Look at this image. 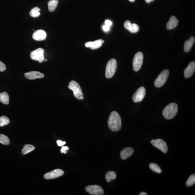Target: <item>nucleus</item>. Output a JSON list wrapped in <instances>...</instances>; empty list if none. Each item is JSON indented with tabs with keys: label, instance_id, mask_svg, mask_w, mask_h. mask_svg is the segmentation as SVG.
<instances>
[{
	"label": "nucleus",
	"instance_id": "nucleus-34",
	"mask_svg": "<svg viewBox=\"0 0 195 195\" xmlns=\"http://www.w3.org/2000/svg\"><path fill=\"white\" fill-rule=\"evenodd\" d=\"M105 25H106L107 26H108L110 27L112 26V21L110 20H108L105 21Z\"/></svg>",
	"mask_w": 195,
	"mask_h": 195
},
{
	"label": "nucleus",
	"instance_id": "nucleus-5",
	"mask_svg": "<svg viewBox=\"0 0 195 195\" xmlns=\"http://www.w3.org/2000/svg\"><path fill=\"white\" fill-rule=\"evenodd\" d=\"M169 75L168 70H165L159 74L158 76L155 80L154 85L156 87H160L165 84Z\"/></svg>",
	"mask_w": 195,
	"mask_h": 195
},
{
	"label": "nucleus",
	"instance_id": "nucleus-26",
	"mask_svg": "<svg viewBox=\"0 0 195 195\" xmlns=\"http://www.w3.org/2000/svg\"><path fill=\"white\" fill-rule=\"evenodd\" d=\"M195 183V175L193 174L189 177L187 180L186 185L187 187H190L193 186Z\"/></svg>",
	"mask_w": 195,
	"mask_h": 195
},
{
	"label": "nucleus",
	"instance_id": "nucleus-31",
	"mask_svg": "<svg viewBox=\"0 0 195 195\" xmlns=\"http://www.w3.org/2000/svg\"><path fill=\"white\" fill-rule=\"evenodd\" d=\"M69 149V148L68 146H63L60 150V152L62 153L66 154L67 151Z\"/></svg>",
	"mask_w": 195,
	"mask_h": 195
},
{
	"label": "nucleus",
	"instance_id": "nucleus-33",
	"mask_svg": "<svg viewBox=\"0 0 195 195\" xmlns=\"http://www.w3.org/2000/svg\"><path fill=\"white\" fill-rule=\"evenodd\" d=\"M110 27L107 26L106 25H103V30L105 32H108V31L110 30Z\"/></svg>",
	"mask_w": 195,
	"mask_h": 195
},
{
	"label": "nucleus",
	"instance_id": "nucleus-20",
	"mask_svg": "<svg viewBox=\"0 0 195 195\" xmlns=\"http://www.w3.org/2000/svg\"><path fill=\"white\" fill-rule=\"evenodd\" d=\"M58 3V0H50L48 2L49 11L52 12L55 10L57 7Z\"/></svg>",
	"mask_w": 195,
	"mask_h": 195
},
{
	"label": "nucleus",
	"instance_id": "nucleus-27",
	"mask_svg": "<svg viewBox=\"0 0 195 195\" xmlns=\"http://www.w3.org/2000/svg\"><path fill=\"white\" fill-rule=\"evenodd\" d=\"M9 122V119L5 116L0 117V126H3L8 124Z\"/></svg>",
	"mask_w": 195,
	"mask_h": 195
},
{
	"label": "nucleus",
	"instance_id": "nucleus-15",
	"mask_svg": "<svg viewBox=\"0 0 195 195\" xmlns=\"http://www.w3.org/2000/svg\"><path fill=\"white\" fill-rule=\"evenodd\" d=\"M134 153V150L132 148L127 147L122 150L120 152V158L122 160H126L130 157Z\"/></svg>",
	"mask_w": 195,
	"mask_h": 195
},
{
	"label": "nucleus",
	"instance_id": "nucleus-2",
	"mask_svg": "<svg viewBox=\"0 0 195 195\" xmlns=\"http://www.w3.org/2000/svg\"><path fill=\"white\" fill-rule=\"evenodd\" d=\"M178 111V106L176 103H171L165 107L163 111V115L167 119H171L176 115Z\"/></svg>",
	"mask_w": 195,
	"mask_h": 195
},
{
	"label": "nucleus",
	"instance_id": "nucleus-21",
	"mask_svg": "<svg viewBox=\"0 0 195 195\" xmlns=\"http://www.w3.org/2000/svg\"><path fill=\"white\" fill-rule=\"evenodd\" d=\"M35 148V147L34 145L27 144V145H25L24 146L21 152H22L23 155H26L27 154L34 151Z\"/></svg>",
	"mask_w": 195,
	"mask_h": 195
},
{
	"label": "nucleus",
	"instance_id": "nucleus-6",
	"mask_svg": "<svg viewBox=\"0 0 195 195\" xmlns=\"http://www.w3.org/2000/svg\"><path fill=\"white\" fill-rule=\"evenodd\" d=\"M143 59V54L141 52H138L135 54L133 61V67L134 71L137 72L141 69Z\"/></svg>",
	"mask_w": 195,
	"mask_h": 195
},
{
	"label": "nucleus",
	"instance_id": "nucleus-35",
	"mask_svg": "<svg viewBox=\"0 0 195 195\" xmlns=\"http://www.w3.org/2000/svg\"><path fill=\"white\" fill-rule=\"evenodd\" d=\"M147 194L145 192H142L140 194V195H147Z\"/></svg>",
	"mask_w": 195,
	"mask_h": 195
},
{
	"label": "nucleus",
	"instance_id": "nucleus-12",
	"mask_svg": "<svg viewBox=\"0 0 195 195\" xmlns=\"http://www.w3.org/2000/svg\"><path fill=\"white\" fill-rule=\"evenodd\" d=\"M24 76L27 79L30 80H34L36 79H42L44 77V75L43 73L36 71H32L25 73L24 74Z\"/></svg>",
	"mask_w": 195,
	"mask_h": 195
},
{
	"label": "nucleus",
	"instance_id": "nucleus-22",
	"mask_svg": "<svg viewBox=\"0 0 195 195\" xmlns=\"http://www.w3.org/2000/svg\"><path fill=\"white\" fill-rule=\"evenodd\" d=\"M116 174L115 172L110 171L106 173L105 178L107 182H110L111 181L115 180L116 178Z\"/></svg>",
	"mask_w": 195,
	"mask_h": 195
},
{
	"label": "nucleus",
	"instance_id": "nucleus-8",
	"mask_svg": "<svg viewBox=\"0 0 195 195\" xmlns=\"http://www.w3.org/2000/svg\"><path fill=\"white\" fill-rule=\"evenodd\" d=\"M85 190L91 195H102L104 194V190L102 187L98 185H89L86 187Z\"/></svg>",
	"mask_w": 195,
	"mask_h": 195
},
{
	"label": "nucleus",
	"instance_id": "nucleus-23",
	"mask_svg": "<svg viewBox=\"0 0 195 195\" xmlns=\"http://www.w3.org/2000/svg\"><path fill=\"white\" fill-rule=\"evenodd\" d=\"M41 9H39L38 7H35L31 10L29 14L31 17H37L40 16V11Z\"/></svg>",
	"mask_w": 195,
	"mask_h": 195
},
{
	"label": "nucleus",
	"instance_id": "nucleus-25",
	"mask_svg": "<svg viewBox=\"0 0 195 195\" xmlns=\"http://www.w3.org/2000/svg\"><path fill=\"white\" fill-rule=\"evenodd\" d=\"M149 167L151 170L155 172L160 173L161 172V168L155 163H151L150 164Z\"/></svg>",
	"mask_w": 195,
	"mask_h": 195
},
{
	"label": "nucleus",
	"instance_id": "nucleus-37",
	"mask_svg": "<svg viewBox=\"0 0 195 195\" xmlns=\"http://www.w3.org/2000/svg\"><path fill=\"white\" fill-rule=\"evenodd\" d=\"M129 1L131 2H134L135 0H129Z\"/></svg>",
	"mask_w": 195,
	"mask_h": 195
},
{
	"label": "nucleus",
	"instance_id": "nucleus-30",
	"mask_svg": "<svg viewBox=\"0 0 195 195\" xmlns=\"http://www.w3.org/2000/svg\"><path fill=\"white\" fill-rule=\"evenodd\" d=\"M6 69V66L2 62L0 61V72H3Z\"/></svg>",
	"mask_w": 195,
	"mask_h": 195
},
{
	"label": "nucleus",
	"instance_id": "nucleus-13",
	"mask_svg": "<svg viewBox=\"0 0 195 195\" xmlns=\"http://www.w3.org/2000/svg\"><path fill=\"white\" fill-rule=\"evenodd\" d=\"M195 71V63L192 62L189 64L188 67L185 68L184 71V76L186 78H189L194 74Z\"/></svg>",
	"mask_w": 195,
	"mask_h": 195
},
{
	"label": "nucleus",
	"instance_id": "nucleus-3",
	"mask_svg": "<svg viewBox=\"0 0 195 195\" xmlns=\"http://www.w3.org/2000/svg\"><path fill=\"white\" fill-rule=\"evenodd\" d=\"M68 87L73 91V94L76 98L79 100H83V95L82 91L79 83L75 81L70 82Z\"/></svg>",
	"mask_w": 195,
	"mask_h": 195
},
{
	"label": "nucleus",
	"instance_id": "nucleus-1",
	"mask_svg": "<svg viewBox=\"0 0 195 195\" xmlns=\"http://www.w3.org/2000/svg\"><path fill=\"white\" fill-rule=\"evenodd\" d=\"M122 120L118 113L113 112L111 113L108 121V126L112 131H119L122 127Z\"/></svg>",
	"mask_w": 195,
	"mask_h": 195
},
{
	"label": "nucleus",
	"instance_id": "nucleus-32",
	"mask_svg": "<svg viewBox=\"0 0 195 195\" xmlns=\"http://www.w3.org/2000/svg\"><path fill=\"white\" fill-rule=\"evenodd\" d=\"M56 143H57L58 146H61L66 144L65 141L62 142L61 140H57V141H56Z\"/></svg>",
	"mask_w": 195,
	"mask_h": 195
},
{
	"label": "nucleus",
	"instance_id": "nucleus-16",
	"mask_svg": "<svg viewBox=\"0 0 195 195\" xmlns=\"http://www.w3.org/2000/svg\"><path fill=\"white\" fill-rule=\"evenodd\" d=\"M102 40L101 39L95 41L94 42H88L86 43L85 46L87 48H90L91 49L95 50L100 48L102 46Z\"/></svg>",
	"mask_w": 195,
	"mask_h": 195
},
{
	"label": "nucleus",
	"instance_id": "nucleus-10",
	"mask_svg": "<svg viewBox=\"0 0 195 195\" xmlns=\"http://www.w3.org/2000/svg\"><path fill=\"white\" fill-rule=\"evenodd\" d=\"M146 90L144 87L138 88L133 96L132 99L134 102H141L145 96Z\"/></svg>",
	"mask_w": 195,
	"mask_h": 195
},
{
	"label": "nucleus",
	"instance_id": "nucleus-38",
	"mask_svg": "<svg viewBox=\"0 0 195 195\" xmlns=\"http://www.w3.org/2000/svg\"><path fill=\"white\" fill-rule=\"evenodd\" d=\"M47 59H46L45 60V62H46V61H47Z\"/></svg>",
	"mask_w": 195,
	"mask_h": 195
},
{
	"label": "nucleus",
	"instance_id": "nucleus-4",
	"mask_svg": "<svg viewBox=\"0 0 195 195\" xmlns=\"http://www.w3.org/2000/svg\"><path fill=\"white\" fill-rule=\"evenodd\" d=\"M117 67V63L115 59L112 58L109 60L107 64L105 72V76L107 79H110L114 76Z\"/></svg>",
	"mask_w": 195,
	"mask_h": 195
},
{
	"label": "nucleus",
	"instance_id": "nucleus-18",
	"mask_svg": "<svg viewBox=\"0 0 195 195\" xmlns=\"http://www.w3.org/2000/svg\"><path fill=\"white\" fill-rule=\"evenodd\" d=\"M195 39L193 37H191L189 40H187L185 42L184 50L185 52H188L192 48L193 44L195 42Z\"/></svg>",
	"mask_w": 195,
	"mask_h": 195
},
{
	"label": "nucleus",
	"instance_id": "nucleus-28",
	"mask_svg": "<svg viewBox=\"0 0 195 195\" xmlns=\"http://www.w3.org/2000/svg\"><path fill=\"white\" fill-rule=\"evenodd\" d=\"M139 29V27L138 26V25L135 24V23H133L130 25L128 30L132 33H136L138 32Z\"/></svg>",
	"mask_w": 195,
	"mask_h": 195
},
{
	"label": "nucleus",
	"instance_id": "nucleus-36",
	"mask_svg": "<svg viewBox=\"0 0 195 195\" xmlns=\"http://www.w3.org/2000/svg\"><path fill=\"white\" fill-rule=\"evenodd\" d=\"M146 2L147 3H149L151 2H153L154 1V0H145Z\"/></svg>",
	"mask_w": 195,
	"mask_h": 195
},
{
	"label": "nucleus",
	"instance_id": "nucleus-14",
	"mask_svg": "<svg viewBox=\"0 0 195 195\" xmlns=\"http://www.w3.org/2000/svg\"><path fill=\"white\" fill-rule=\"evenodd\" d=\"M46 33L44 30L40 29L35 31L33 34V38L37 41H42L46 39Z\"/></svg>",
	"mask_w": 195,
	"mask_h": 195
},
{
	"label": "nucleus",
	"instance_id": "nucleus-11",
	"mask_svg": "<svg viewBox=\"0 0 195 195\" xmlns=\"http://www.w3.org/2000/svg\"><path fill=\"white\" fill-rule=\"evenodd\" d=\"M64 174V172L62 169H57L46 173L44 175V177L46 180H50L58 178Z\"/></svg>",
	"mask_w": 195,
	"mask_h": 195
},
{
	"label": "nucleus",
	"instance_id": "nucleus-7",
	"mask_svg": "<svg viewBox=\"0 0 195 195\" xmlns=\"http://www.w3.org/2000/svg\"><path fill=\"white\" fill-rule=\"evenodd\" d=\"M44 52L43 49L39 48L31 52L30 57L32 60L41 63L44 60Z\"/></svg>",
	"mask_w": 195,
	"mask_h": 195
},
{
	"label": "nucleus",
	"instance_id": "nucleus-17",
	"mask_svg": "<svg viewBox=\"0 0 195 195\" xmlns=\"http://www.w3.org/2000/svg\"><path fill=\"white\" fill-rule=\"evenodd\" d=\"M179 23V21L174 16H172L168 22L167 23L166 27L167 28L168 30H171L176 27L178 25Z\"/></svg>",
	"mask_w": 195,
	"mask_h": 195
},
{
	"label": "nucleus",
	"instance_id": "nucleus-29",
	"mask_svg": "<svg viewBox=\"0 0 195 195\" xmlns=\"http://www.w3.org/2000/svg\"><path fill=\"white\" fill-rule=\"evenodd\" d=\"M132 23L130 22L129 20H127L126 21V22L124 23V26L125 28L127 30H128L129 28L130 25H131Z\"/></svg>",
	"mask_w": 195,
	"mask_h": 195
},
{
	"label": "nucleus",
	"instance_id": "nucleus-19",
	"mask_svg": "<svg viewBox=\"0 0 195 195\" xmlns=\"http://www.w3.org/2000/svg\"><path fill=\"white\" fill-rule=\"evenodd\" d=\"M0 102L3 104L8 105L9 103V96L7 92L0 93Z\"/></svg>",
	"mask_w": 195,
	"mask_h": 195
},
{
	"label": "nucleus",
	"instance_id": "nucleus-24",
	"mask_svg": "<svg viewBox=\"0 0 195 195\" xmlns=\"http://www.w3.org/2000/svg\"><path fill=\"white\" fill-rule=\"evenodd\" d=\"M0 143L4 145H9L10 141L9 138L4 134H0Z\"/></svg>",
	"mask_w": 195,
	"mask_h": 195
},
{
	"label": "nucleus",
	"instance_id": "nucleus-9",
	"mask_svg": "<svg viewBox=\"0 0 195 195\" xmlns=\"http://www.w3.org/2000/svg\"><path fill=\"white\" fill-rule=\"evenodd\" d=\"M151 143L152 145L160 150L163 153H167L168 151L167 144L163 140L161 139L153 140L151 141Z\"/></svg>",
	"mask_w": 195,
	"mask_h": 195
}]
</instances>
